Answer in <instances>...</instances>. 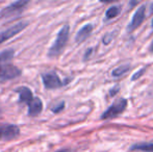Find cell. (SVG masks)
Masks as SVG:
<instances>
[{
    "instance_id": "19",
    "label": "cell",
    "mask_w": 153,
    "mask_h": 152,
    "mask_svg": "<svg viewBox=\"0 0 153 152\" xmlns=\"http://www.w3.org/2000/svg\"><path fill=\"white\" fill-rule=\"evenodd\" d=\"M55 152H69V150H68V149H61V150H57Z\"/></svg>"
},
{
    "instance_id": "13",
    "label": "cell",
    "mask_w": 153,
    "mask_h": 152,
    "mask_svg": "<svg viewBox=\"0 0 153 152\" xmlns=\"http://www.w3.org/2000/svg\"><path fill=\"white\" fill-rule=\"evenodd\" d=\"M131 150H139L143 152H153V143H141L131 147Z\"/></svg>"
},
{
    "instance_id": "9",
    "label": "cell",
    "mask_w": 153,
    "mask_h": 152,
    "mask_svg": "<svg viewBox=\"0 0 153 152\" xmlns=\"http://www.w3.org/2000/svg\"><path fill=\"white\" fill-rule=\"evenodd\" d=\"M15 92H17L19 95V102L20 103H23V104H26L27 106L33 101L34 99V96L32 94L31 90L27 87H19L15 90Z\"/></svg>"
},
{
    "instance_id": "5",
    "label": "cell",
    "mask_w": 153,
    "mask_h": 152,
    "mask_svg": "<svg viewBox=\"0 0 153 152\" xmlns=\"http://www.w3.org/2000/svg\"><path fill=\"white\" fill-rule=\"evenodd\" d=\"M126 106H127V100L124 99V98H121V99L114 102V103L101 115V119L106 120V119L116 118L118 115L122 114V113L124 112Z\"/></svg>"
},
{
    "instance_id": "2",
    "label": "cell",
    "mask_w": 153,
    "mask_h": 152,
    "mask_svg": "<svg viewBox=\"0 0 153 152\" xmlns=\"http://www.w3.org/2000/svg\"><path fill=\"white\" fill-rule=\"evenodd\" d=\"M69 35H70V26L68 24H66L59 31L54 43L49 48L48 53H47L48 57H56L61 54L69 40Z\"/></svg>"
},
{
    "instance_id": "15",
    "label": "cell",
    "mask_w": 153,
    "mask_h": 152,
    "mask_svg": "<svg viewBox=\"0 0 153 152\" xmlns=\"http://www.w3.org/2000/svg\"><path fill=\"white\" fill-rule=\"evenodd\" d=\"M65 106H66V102L65 101H59L56 102V103H54L52 106H51V112L53 113V114H59V113H61L62 110L65 108Z\"/></svg>"
},
{
    "instance_id": "8",
    "label": "cell",
    "mask_w": 153,
    "mask_h": 152,
    "mask_svg": "<svg viewBox=\"0 0 153 152\" xmlns=\"http://www.w3.org/2000/svg\"><path fill=\"white\" fill-rule=\"evenodd\" d=\"M145 13H146L145 5H142L137 8V10L134 13L130 23H129V25H128V28H127L128 33H131V31L135 30L137 27H140V25L143 23L144 19H145Z\"/></svg>"
},
{
    "instance_id": "21",
    "label": "cell",
    "mask_w": 153,
    "mask_h": 152,
    "mask_svg": "<svg viewBox=\"0 0 153 152\" xmlns=\"http://www.w3.org/2000/svg\"><path fill=\"white\" fill-rule=\"evenodd\" d=\"M151 13H153V4H152V6H151Z\"/></svg>"
},
{
    "instance_id": "10",
    "label": "cell",
    "mask_w": 153,
    "mask_h": 152,
    "mask_svg": "<svg viewBox=\"0 0 153 152\" xmlns=\"http://www.w3.org/2000/svg\"><path fill=\"white\" fill-rule=\"evenodd\" d=\"M43 101L39 97H34L33 101L28 105V116L29 117H36L43 112Z\"/></svg>"
},
{
    "instance_id": "1",
    "label": "cell",
    "mask_w": 153,
    "mask_h": 152,
    "mask_svg": "<svg viewBox=\"0 0 153 152\" xmlns=\"http://www.w3.org/2000/svg\"><path fill=\"white\" fill-rule=\"evenodd\" d=\"M15 54L14 49H5L0 52V82L13 80L22 74V70L13 64Z\"/></svg>"
},
{
    "instance_id": "6",
    "label": "cell",
    "mask_w": 153,
    "mask_h": 152,
    "mask_svg": "<svg viewBox=\"0 0 153 152\" xmlns=\"http://www.w3.org/2000/svg\"><path fill=\"white\" fill-rule=\"evenodd\" d=\"M28 25H29V22H27V21H21V22H18L15 25H13V26L6 28L5 30L0 31V44H2V43H4L5 41L10 40V39L17 36L18 33H20L21 31L24 30Z\"/></svg>"
},
{
    "instance_id": "7",
    "label": "cell",
    "mask_w": 153,
    "mask_h": 152,
    "mask_svg": "<svg viewBox=\"0 0 153 152\" xmlns=\"http://www.w3.org/2000/svg\"><path fill=\"white\" fill-rule=\"evenodd\" d=\"M20 136V128L15 124L0 125V141H10Z\"/></svg>"
},
{
    "instance_id": "12",
    "label": "cell",
    "mask_w": 153,
    "mask_h": 152,
    "mask_svg": "<svg viewBox=\"0 0 153 152\" xmlns=\"http://www.w3.org/2000/svg\"><path fill=\"white\" fill-rule=\"evenodd\" d=\"M121 13V6L120 5H113L106 10L105 13V18L107 20H111V19H115L118 15Z\"/></svg>"
},
{
    "instance_id": "17",
    "label": "cell",
    "mask_w": 153,
    "mask_h": 152,
    "mask_svg": "<svg viewBox=\"0 0 153 152\" xmlns=\"http://www.w3.org/2000/svg\"><path fill=\"white\" fill-rule=\"evenodd\" d=\"M119 91H120V85H116L115 87H113V89L109 91V95H111V96H115Z\"/></svg>"
},
{
    "instance_id": "11",
    "label": "cell",
    "mask_w": 153,
    "mask_h": 152,
    "mask_svg": "<svg viewBox=\"0 0 153 152\" xmlns=\"http://www.w3.org/2000/svg\"><path fill=\"white\" fill-rule=\"evenodd\" d=\"M94 26L92 24H85V26H82L78 30V33L75 36V42L76 43H82L85 40H87L88 38L91 36Z\"/></svg>"
},
{
    "instance_id": "18",
    "label": "cell",
    "mask_w": 153,
    "mask_h": 152,
    "mask_svg": "<svg viewBox=\"0 0 153 152\" xmlns=\"http://www.w3.org/2000/svg\"><path fill=\"white\" fill-rule=\"evenodd\" d=\"M92 51H93V49H92V48H90L89 50H88V52L85 54V59H89V56H90V55H91Z\"/></svg>"
},
{
    "instance_id": "14",
    "label": "cell",
    "mask_w": 153,
    "mask_h": 152,
    "mask_svg": "<svg viewBox=\"0 0 153 152\" xmlns=\"http://www.w3.org/2000/svg\"><path fill=\"white\" fill-rule=\"evenodd\" d=\"M129 69H130V67H129V65H124V66H120V67L116 68L115 70H114L113 72H111V75L114 77H121L124 75L126 72L129 71Z\"/></svg>"
},
{
    "instance_id": "16",
    "label": "cell",
    "mask_w": 153,
    "mask_h": 152,
    "mask_svg": "<svg viewBox=\"0 0 153 152\" xmlns=\"http://www.w3.org/2000/svg\"><path fill=\"white\" fill-rule=\"evenodd\" d=\"M145 71H146V69H141L139 72H137V73H134V74H133V76L131 77V80H135V79L140 78V77L142 76V74H143Z\"/></svg>"
},
{
    "instance_id": "22",
    "label": "cell",
    "mask_w": 153,
    "mask_h": 152,
    "mask_svg": "<svg viewBox=\"0 0 153 152\" xmlns=\"http://www.w3.org/2000/svg\"><path fill=\"white\" fill-rule=\"evenodd\" d=\"M152 28H153V19H152Z\"/></svg>"
},
{
    "instance_id": "4",
    "label": "cell",
    "mask_w": 153,
    "mask_h": 152,
    "mask_svg": "<svg viewBox=\"0 0 153 152\" xmlns=\"http://www.w3.org/2000/svg\"><path fill=\"white\" fill-rule=\"evenodd\" d=\"M41 78H42L43 85H44L46 90H56L59 87L66 85L67 83L70 81V79H66V80H62L59 76L57 75L55 72H46V73L41 74Z\"/></svg>"
},
{
    "instance_id": "20",
    "label": "cell",
    "mask_w": 153,
    "mask_h": 152,
    "mask_svg": "<svg viewBox=\"0 0 153 152\" xmlns=\"http://www.w3.org/2000/svg\"><path fill=\"white\" fill-rule=\"evenodd\" d=\"M149 49H150V51H151V52H153V40H152V42H151V45H150Z\"/></svg>"
},
{
    "instance_id": "3",
    "label": "cell",
    "mask_w": 153,
    "mask_h": 152,
    "mask_svg": "<svg viewBox=\"0 0 153 152\" xmlns=\"http://www.w3.org/2000/svg\"><path fill=\"white\" fill-rule=\"evenodd\" d=\"M29 4L28 0H19L10 3L0 10V19H8L21 14L24 8Z\"/></svg>"
}]
</instances>
